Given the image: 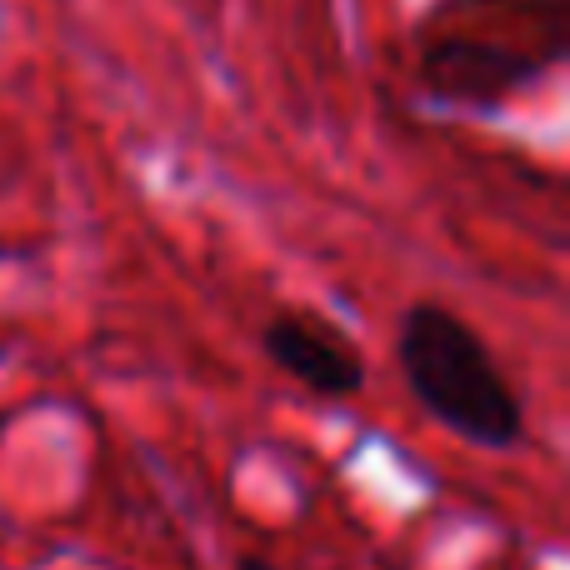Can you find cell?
<instances>
[{
    "label": "cell",
    "mask_w": 570,
    "mask_h": 570,
    "mask_svg": "<svg viewBox=\"0 0 570 570\" xmlns=\"http://www.w3.org/2000/svg\"><path fill=\"white\" fill-rule=\"evenodd\" d=\"M561 56L566 46H551V40H541V46H505V40H491V36L451 30V36H435L421 50L415 76L445 106L491 110L501 100H511L515 90H525L531 80H541Z\"/></svg>",
    "instance_id": "7a4b0ae2"
},
{
    "label": "cell",
    "mask_w": 570,
    "mask_h": 570,
    "mask_svg": "<svg viewBox=\"0 0 570 570\" xmlns=\"http://www.w3.org/2000/svg\"><path fill=\"white\" fill-rule=\"evenodd\" d=\"M261 345L291 381H301L305 391L325 395V401H351L365 391V355L355 351V341L341 325H331L315 311L281 305L261 325Z\"/></svg>",
    "instance_id": "3957f363"
},
{
    "label": "cell",
    "mask_w": 570,
    "mask_h": 570,
    "mask_svg": "<svg viewBox=\"0 0 570 570\" xmlns=\"http://www.w3.org/2000/svg\"><path fill=\"white\" fill-rule=\"evenodd\" d=\"M395 361L411 395L461 441L511 451L525 441V405L471 321L441 301H415L395 325Z\"/></svg>",
    "instance_id": "6da1fadb"
},
{
    "label": "cell",
    "mask_w": 570,
    "mask_h": 570,
    "mask_svg": "<svg viewBox=\"0 0 570 570\" xmlns=\"http://www.w3.org/2000/svg\"><path fill=\"white\" fill-rule=\"evenodd\" d=\"M236 570H281V566H271L266 556H240V561H236Z\"/></svg>",
    "instance_id": "277c9868"
}]
</instances>
